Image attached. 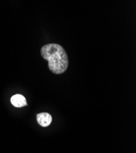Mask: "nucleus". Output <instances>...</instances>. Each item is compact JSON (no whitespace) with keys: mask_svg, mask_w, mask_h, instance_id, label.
<instances>
[{"mask_svg":"<svg viewBox=\"0 0 136 153\" xmlns=\"http://www.w3.org/2000/svg\"><path fill=\"white\" fill-rule=\"evenodd\" d=\"M43 59L48 61L49 71L54 74L64 73L68 66V57L63 47L58 44H48L40 50Z\"/></svg>","mask_w":136,"mask_h":153,"instance_id":"obj_1","label":"nucleus"},{"mask_svg":"<svg viewBox=\"0 0 136 153\" xmlns=\"http://www.w3.org/2000/svg\"><path fill=\"white\" fill-rule=\"evenodd\" d=\"M37 120L40 126L47 127L51 124L52 122V117L51 114L48 113H40L37 115Z\"/></svg>","mask_w":136,"mask_h":153,"instance_id":"obj_2","label":"nucleus"},{"mask_svg":"<svg viewBox=\"0 0 136 153\" xmlns=\"http://www.w3.org/2000/svg\"><path fill=\"white\" fill-rule=\"evenodd\" d=\"M12 104L15 107L20 108L27 105L26 100L23 95L15 94L12 96L10 99Z\"/></svg>","mask_w":136,"mask_h":153,"instance_id":"obj_3","label":"nucleus"}]
</instances>
